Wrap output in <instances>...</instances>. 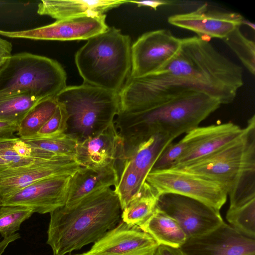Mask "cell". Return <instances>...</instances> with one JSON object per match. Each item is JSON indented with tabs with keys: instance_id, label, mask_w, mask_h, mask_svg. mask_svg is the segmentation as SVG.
Listing matches in <instances>:
<instances>
[{
	"instance_id": "43",
	"label": "cell",
	"mask_w": 255,
	"mask_h": 255,
	"mask_svg": "<svg viewBox=\"0 0 255 255\" xmlns=\"http://www.w3.org/2000/svg\"></svg>"
},
{
	"instance_id": "22",
	"label": "cell",
	"mask_w": 255,
	"mask_h": 255,
	"mask_svg": "<svg viewBox=\"0 0 255 255\" xmlns=\"http://www.w3.org/2000/svg\"><path fill=\"white\" fill-rule=\"evenodd\" d=\"M158 244L180 248L187 237L178 223L158 208L138 227Z\"/></svg>"
},
{
	"instance_id": "30",
	"label": "cell",
	"mask_w": 255,
	"mask_h": 255,
	"mask_svg": "<svg viewBox=\"0 0 255 255\" xmlns=\"http://www.w3.org/2000/svg\"><path fill=\"white\" fill-rule=\"evenodd\" d=\"M231 227L243 235L255 239V199L234 209L226 216Z\"/></svg>"
},
{
	"instance_id": "10",
	"label": "cell",
	"mask_w": 255,
	"mask_h": 255,
	"mask_svg": "<svg viewBox=\"0 0 255 255\" xmlns=\"http://www.w3.org/2000/svg\"><path fill=\"white\" fill-rule=\"evenodd\" d=\"M181 43V38L167 29L143 33L131 45L128 77L139 78L156 71L176 53Z\"/></svg>"
},
{
	"instance_id": "42",
	"label": "cell",
	"mask_w": 255,
	"mask_h": 255,
	"mask_svg": "<svg viewBox=\"0 0 255 255\" xmlns=\"http://www.w3.org/2000/svg\"><path fill=\"white\" fill-rule=\"evenodd\" d=\"M82 255V254L81 255Z\"/></svg>"
},
{
	"instance_id": "39",
	"label": "cell",
	"mask_w": 255,
	"mask_h": 255,
	"mask_svg": "<svg viewBox=\"0 0 255 255\" xmlns=\"http://www.w3.org/2000/svg\"><path fill=\"white\" fill-rule=\"evenodd\" d=\"M9 167V164L3 159L0 158V171Z\"/></svg>"
},
{
	"instance_id": "37",
	"label": "cell",
	"mask_w": 255,
	"mask_h": 255,
	"mask_svg": "<svg viewBox=\"0 0 255 255\" xmlns=\"http://www.w3.org/2000/svg\"><path fill=\"white\" fill-rule=\"evenodd\" d=\"M12 50L11 43L0 37V56L5 58L10 56Z\"/></svg>"
},
{
	"instance_id": "32",
	"label": "cell",
	"mask_w": 255,
	"mask_h": 255,
	"mask_svg": "<svg viewBox=\"0 0 255 255\" xmlns=\"http://www.w3.org/2000/svg\"><path fill=\"white\" fill-rule=\"evenodd\" d=\"M67 121L68 116L66 111L58 104L53 115L34 137L54 136L65 134L67 129Z\"/></svg>"
},
{
	"instance_id": "7",
	"label": "cell",
	"mask_w": 255,
	"mask_h": 255,
	"mask_svg": "<svg viewBox=\"0 0 255 255\" xmlns=\"http://www.w3.org/2000/svg\"><path fill=\"white\" fill-rule=\"evenodd\" d=\"M66 72L57 61L21 52L7 57L0 67V97L30 93L55 98L66 86Z\"/></svg>"
},
{
	"instance_id": "11",
	"label": "cell",
	"mask_w": 255,
	"mask_h": 255,
	"mask_svg": "<svg viewBox=\"0 0 255 255\" xmlns=\"http://www.w3.org/2000/svg\"><path fill=\"white\" fill-rule=\"evenodd\" d=\"M105 14L83 15L57 20L51 24L27 30H0V35L12 38L71 41L88 40L109 28Z\"/></svg>"
},
{
	"instance_id": "6",
	"label": "cell",
	"mask_w": 255,
	"mask_h": 255,
	"mask_svg": "<svg viewBox=\"0 0 255 255\" xmlns=\"http://www.w3.org/2000/svg\"><path fill=\"white\" fill-rule=\"evenodd\" d=\"M55 99L68 116L65 134L78 142L101 132L120 112L119 93L84 83L66 86Z\"/></svg>"
},
{
	"instance_id": "29",
	"label": "cell",
	"mask_w": 255,
	"mask_h": 255,
	"mask_svg": "<svg viewBox=\"0 0 255 255\" xmlns=\"http://www.w3.org/2000/svg\"><path fill=\"white\" fill-rule=\"evenodd\" d=\"M223 41L236 54L244 66L253 75L255 74V43L245 36L238 27Z\"/></svg>"
},
{
	"instance_id": "14",
	"label": "cell",
	"mask_w": 255,
	"mask_h": 255,
	"mask_svg": "<svg viewBox=\"0 0 255 255\" xmlns=\"http://www.w3.org/2000/svg\"><path fill=\"white\" fill-rule=\"evenodd\" d=\"M71 176H54L34 182L0 198V205L23 206L34 213H50L65 205Z\"/></svg>"
},
{
	"instance_id": "33",
	"label": "cell",
	"mask_w": 255,
	"mask_h": 255,
	"mask_svg": "<svg viewBox=\"0 0 255 255\" xmlns=\"http://www.w3.org/2000/svg\"><path fill=\"white\" fill-rule=\"evenodd\" d=\"M186 147L187 144L182 138L176 143L171 142L160 154L151 170L170 168L182 155Z\"/></svg>"
},
{
	"instance_id": "1",
	"label": "cell",
	"mask_w": 255,
	"mask_h": 255,
	"mask_svg": "<svg viewBox=\"0 0 255 255\" xmlns=\"http://www.w3.org/2000/svg\"><path fill=\"white\" fill-rule=\"evenodd\" d=\"M158 86L202 91L221 105L235 99L244 85L243 69L197 36L181 38L176 53L156 71L137 78Z\"/></svg>"
},
{
	"instance_id": "23",
	"label": "cell",
	"mask_w": 255,
	"mask_h": 255,
	"mask_svg": "<svg viewBox=\"0 0 255 255\" xmlns=\"http://www.w3.org/2000/svg\"><path fill=\"white\" fill-rule=\"evenodd\" d=\"M55 156L51 152L29 145L19 137L0 138V158L9 164L8 167L22 166Z\"/></svg>"
},
{
	"instance_id": "27",
	"label": "cell",
	"mask_w": 255,
	"mask_h": 255,
	"mask_svg": "<svg viewBox=\"0 0 255 255\" xmlns=\"http://www.w3.org/2000/svg\"><path fill=\"white\" fill-rule=\"evenodd\" d=\"M145 178L127 160H125L119 181L114 190L122 210L140 192Z\"/></svg>"
},
{
	"instance_id": "2",
	"label": "cell",
	"mask_w": 255,
	"mask_h": 255,
	"mask_svg": "<svg viewBox=\"0 0 255 255\" xmlns=\"http://www.w3.org/2000/svg\"><path fill=\"white\" fill-rule=\"evenodd\" d=\"M161 97L154 106L140 111L120 112L115 125L125 151L134 148L149 132L163 131L174 139L199 127L221 105L202 91L175 86L151 85Z\"/></svg>"
},
{
	"instance_id": "8",
	"label": "cell",
	"mask_w": 255,
	"mask_h": 255,
	"mask_svg": "<svg viewBox=\"0 0 255 255\" xmlns=\"http://www.w3.org/2000/svg\"><path fill=\"white\" fill-rule=\"evenodd\" d=\"M145 181L161 194L171 193L194 199L219 210L228 195L219 184L176 168L151 170Z\"/></svg>"
},
{
	"instance_id": "31",
	"label": "cell",
	"mask_w": 255,
	"mask_h": 255,
	"mask_svg": "<svg viewBox=\"0 0 255 255\" xmlns=\"http://www.w3.org/2000/svg\"><path fill=\"white\" fill-rule=\"evenodd\" d=\"M34 213L33 210L19 205L0 206V235L4 239L20 229L22 223Z\"/></svg>"
},
{
	"instance_id": "41",
	"label": "cell",
	"mask_w": 255,
	"mask_h": 255,
	"mask_svg": "<svg viewBox=\"0 0 255 255\" xmlns=\"http://www.w3.org/2000/svg\"><path fill=\"white\" fill-rule=\"evenodd\" d=\"M7 58L0 56V67L3 64Z\"/></svg>"
},
{
	"instance_id": "35",
	"label": "cell",
	"mask_w": 255,
	"mask_h": 255,
	"mask_svg": "<svg viewBox=\"0 0 255 255\" xmlns=\"http://www.w3.org/2000/svg\"><path fill=\"white\" fill-rule=\"evenodd\" d=\"M174 1L165 0H143V1H134L129 0V2L136 4L138 7L148 6L151 8L156 10L160 6L172 4Z\"/></svg>"
},
{
	"instance_id": "16",
	"label": "cell",
	"mask_w": 255,
	"mask_h": 255,
	"mask_svg": "<svg viewBox=\"0 0 255 255\" xmlns=\"http://www.w3.org/2000/svg\"><path fill=\"white\" fill-rule=\"evenodd\" d=\"M74 160L80 166L93 168L116 164L121 173L125 160V149L115 122L99 133L78 142Z\"/></svg>"
},
{
	"instance_id": "12",
	"label": "cell",
	"mask_w": 255,
	"mask_h": 255,
	"mask_svg": "<svg viewBox=\"0 0 255 255\" xmlns=\"http://www.w3.org/2000/svg\"><path fill=\"white\" fill-rule=\"evenodd\" d=\"M80 167L73 157L57 156L22 166L7 167L0 171V198L44 179L73 176Z\"/></svg>"
},
{
	"instance_id": "9",
	"label": "cell",
	"mask_w": 255,
	"mask_h": 255,
	"mask_svg": "<svg viewBox=\"0 0 255 255\" xmlns=\"http://www.w3.org/2000/svg\"><path fill=\"white\" fill-rule=\"evenodd\" d=\"M157 207L178 223L187 239L206 234L224 222L219 210L177 194L160 195Z\"/></svg>"
},
{
	"instance_id": "4",
	"label": "cell",
	"mask_w": 255,
	"mask_h": 255,
	"mask_svg": "<svg viewBox=\"0 0 255 255\" xmlns=\"http://www.w3.org/2000/svg\"><path fill=\"white\" fill-rule=\"evenodd\" d=\"M238 138L213 153L179 167L220 185L229 209L255 199V116Z\"/></svg>"
},
{
	"instance_id": "38",
	"label": "cell",
	"mask_w": 255,
	"mask_h": 255,
	"mask_svg": "<svg viewBox=\"0 0 255 255\" xmlns=\"http://www.w3.org/2000/svg\"><path fill=\"white\" fill-rule=\"evenodd\" d=\"M20 238L19 233H15L10 236L4 238L0 242V255H2L8 246Z\"/></svg>"
},
{
	"instance_id": "36",
	"label": "cell",
	"mask_w": 255,
	"mask_h": 255,
	"mask_svg": "<svg viewBox=\"0 0 255 255\" xmlns=\"http://www.w3.org/2000/svg\"><path fill=\"white\" fill-rule=\"evenodd\" d=\"M153 255H182L179 248L159 245Z\"/></svg>"
},
{
	"instance_id": "5",
	"label": "cell",
	"mask_w": 255,
	"mask_h": 255,
	"mask_svg": "<svg viewBox=\"0 0 255 255\" xmlns=\"http://www.w3.org/2000/svg\"><path fill=\"white\" fill-rule=\"evenodd\" d=\"M131 43L115 27L87 40L75 62L84 83L119 94L131 70Z\"/></svg>"
},
{
	"instance_id": "40",
	"label": "cell",
	"mask_w": 255,
	"mask_h": 255,
	"mask_svg": "<svg viewBox=\"0 0 255 255\" xmlns=\"http://www.w3.org/2000/svg\"><path fill=\"white\" fill-rule=\"evenodd\" d=\"M243 24L249 25L252 29L255 30V24L254 23H252L251 22H250L248 20H246V19H244V20H243Z\"/></svg>"
},
{
	"instance_id": "3",
	"label": "cell",
	"mask_w": 255,
	"mask_h": 255,
	"mask_svg": "<svg viewBox=\"0 0 255 255\" xmlns=\"http://www.w3.org/2000/svg\"><path fill=\"white\" fill-rule=\"evenodd\" d=\"M119 198L110 187L95 192L70 207L50 213L47 244L53 255H65L95 243L120 221Z\"/></svg>"
},
{
	"instance_id": "26",
	"label": "cell",
	"mask_w": 255,
	"mask_h": 255,
	"mask_svg": "<svg viewBox=\"0 0 255 255\" xmlns=\"http://www.w3.org/2000/svg\"><path fill=\"white\" fill-rule=\"evenodd\" d=\"M43 99L30 93L0 97V121L19 125L30 109Z\"/></svg>"
},
{
	"instance_id": "34",
	"label": "cell",
	"mask_w": 255,
	"mask_h": 255,
	"mask_svg": "<svg viewBox=\"0 0 255 255\" xmlns=\"http://www.w3.org/2000/svg\"><path fill=\"white\" fill-rule=\"evenodd\" d=\"M18 129V124L14 122L0 121V138L13 136Z\"/></svg>"
},
{
	"instance_id": "19",
	"label": "cell",
	"mask_w": 255,
	"mask_h": 255,
	"mask_svg": "<svg viewBox=\"0 0 255 255\" xmlns=\"http://www.w3.org/2000/svg\"><path fill=\"white\" fill-rule=\"evenodd\" d=\"M120 170L116 164L99 168L81 166L71 176L65 206L70 207L98 191L117 185Z\"/></svg>"
},
{
	"instance_id": "21",
	"label": "cell",
	"mask_w": 255,
	"mask_h": 255,
	"mask_svg": "<svg viewBox=\"0 0 255 255\" xmlns=\"http://www.w3.org/2000/svg\"><path fill=\"white\" fill-rule=\"evenodd\" d=\"M174 139L163 131L154 130L143 138L125 159L146 179L160 154Z\"/></svg>"
},
{
	"instance_id": "13",
	"label": "cell",
	"mask_w": 255,
	"mask_h": 255,
	"mask_svg": "<svg viewBox=\"0 0 255 255\" xmlns=\"http://www.w3.org/2000/svg\"><path fill=\"white\" fill-rule=\"evenodd\" d=\"M244 17L239 13L211 9L205 3L196 9L170 15V24L195 32L201 39L210 42L213 38L223 39L243 24Z\"/></svg>"
},
{
	"instance_id": "17",
	"label": "cell",
	"mask_w": 255,
	"mask_h": 255,
	"mask_svg": "<svg viewBox=\"0 0 255 255\" xmlns=\"http://www.w3.org/2000/svg\"><path fill=\"white\" fill-rule=\"evenodd\" d=\"M158 246L138 226L122 221L82 255H153Z\"/></svg>"
},
{
	"instance_id": "20",
	"label": "cell",
	"mask_w": 255,
	"mask_h": 255,
	"mask_svg": "<svg viewBox=\"0 0 255 255\" xmlns=\"http://www.w3.org/2000/svg\"><path fill=\"white\" fill-rule=\"evenodd\" d=\"M129 0H42L37 12L57 20L83 15H99Z\"/></svg>"
},
{
	"instance_id": "15",
	"label": "cell",
	"mask_w": 255,
	"mask_h": 255,
	"mask_svg": "<svg viewBox=\"0 0 255 255\" xmlns=\"http://www.w3.org/2000/svg\"><path fill=\"white\" fill-rule=\"evenodd\" d=\"M179 249L182 255H255V239L224 222L206 234L188 238Z\"/></svg>"
},
{
	"instance_id": "28",
	"label": "cell",
	"mask_w": 255,
	"mask_h": 255,
	"mask_svg": "<svg viewBox=\"0 0 255 255\" xmlns=\"http://www.w3.org/2000/svg\"><path fill=\"white\" fill-rule=\"evenodd\" d=\"M23 140L31 146L49 151L57 156L74 158L78 142L76 139L67 134L54 136L34 137Z\"/></svg>"
},
{
	"instance_id": "24",
	"label": "cell",
	"mask_w": 255,
	"mask_h": 255,
	"mask_svg": "<svg viewBox=\"0 0 255 255\" xmlns=\"http://www.w3.org/2000/svg\"><path fill=\"white\" fill-rule=\"evenodd\" d=\"M159 197L156 190L145 181L138 194L122 210V221L139 227L155 210Z\"/></svg>"
},
{
	"instance_id": "18",
	"label": "cell",
	"mask_w": 255,
	"mask_h": 255,
	"mask_svg": "<svg viewBox=\"0 0 255 255\" xmlns=\"http://www.w3.org/2000/svg\"><path fill=\"white\" fill-rule=\"evenodd\" d=\"M244 129L231 122L196 128L182 138L186 149L170 167H180L213 153L240 136Z\"/></svg>"
},
{
	"instance_id": "25",
	"label": "cell",
	"mask_w": 255,
	"mask_h": 255,
	"mask_svg": "<svg viewBox=\"0 0 255 255\" xmlns=\"http://www.w3.org/2000/svg\"><path fill=\"white\" fill-rule=\"evenodd\" d=\"M58 104L55 98L43 99L35 104L18 125L17 134L22 139L35 136L55 112Z\"/></svg>"
}]
</instances>
